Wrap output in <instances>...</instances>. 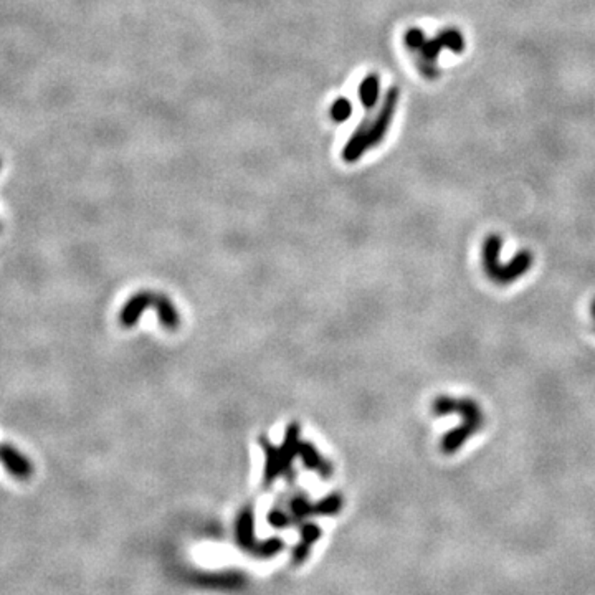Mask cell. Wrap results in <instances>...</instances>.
Here are the masks:
<instances>
[{
	"label": "cell",
	"instance_id": "6da1fadb",
	"mask_svg": "<svg viewBox=\"0 0 595 595\" xmlns=\"http://www.w3.org/2000/svg\"><path fill=\"white\" fill-rule=\"evenodd\" d=\"M432 413L435 417H446V415H458V427L451 428L442 437L440 450L444 455H455L467 445L470 438L483 430L486 417L477 400L470 397H456L442 394L433 399Z\"/></svg>",
	"mask_w": 595,
	"mask_h": 595
},
{
	"label": "cell",
	"instance_id": "7a4b0ae2",
	"mask_svg": "<svg viewBox=\"0 0 595 595\" xmlns=\"http://www.w3.org/2000/svg\"><path fill=\"white\" fill-rule=\"evenodd\" d=\"M404 43L409 52L410 50L415 52L413 55L418 71L430 81L440 76L438 58H440L442 50L449 48L453 53H461L467 48V41H465V36L458 29H444L433 39H427V35L420 29L412 27L405 32Z\"/></svg>",
	"mask_w": 595,
	"mask_h": 595
},
{
	"label": "cell",
	"instance_id": "3957f363",
	"mask_svg": "<svg viewBox=\"0 0 595 595\" xmlns=\"http://www.w3.org/2000/svg\"><path fill=\"white\" fill-rule=\"evenodd\" d=\"M502 238L498 233H490L481 247V265L484 273L498 286H508L523 278L533 268L534 255L529 250H521L509 261H501Z\"/></svg>",
	"mask_w": 595,
	"mask_h": 595
},
{
	"label": "cell",
	"instance_id": "277c9868",
	"mask_svg": "<svg viewBox=\"0 0 595 595\" xmlns=\"http://www.w3.org/2000/svg\"><path fill=\"white\" fill-rule=\"evenodd\" d=\"M399 88H390V90L387 91L384 104H382L377 116L374 118L372 121L366 119V121L361 124V128L356 129L354 136L350 137L348 144H346V149L343 151V158L348 160V163L359 160L364 152L379 146L381 142L384 141L387 131H389L392 118H394L397 104H399Z\"/></svg>",
	"mask_w": 595,
	"mask_h": 595
},
{
	"label": "cell",
	"instance_id": "5b68a950",
	"mask_svg": "<svg viewBox=\"0 0 595 595\" xmlns=\"http://www.w3.org/2000/svg\"><path fill=\"white\" fill-rule=\"evenodd\" d=\"M0 465L17 481H29L35 472L29 456L11 444H0Z\"/></svg>",
	"mask_w": 595,
	"mask_h": 595
},
{
	"label": "cell",
	"instance_id": "8992f818",
	"mask_svg": "<svg viewBox=\"0 0 595 595\" xmlns=\"http://www.w3.org/2000/svg\"><path fill=\"white\" fill-rule=\"evenodd\" d=\"M156 303V296H152L151 293H137L136 296H132L129 301L126 303V306L123 308L121 311V322L123 326H132L136 324L137 320H139L141 313L146 310V308L152 306V304Z\"/></svg>",
	"mask_w": 595,
	"mask_h": 595
},
{
	"label": "cell",
	"instance_id": "52a82bcc",
	"mask_svg": "<svg viewBox=\"0 0 595 595\" xmlns=\"http://www.w3.org/2000/svg\"><path fill=\"white\" fill-rule=\"evenodd\" d=\"M260 444H261L263 450H265V455H266L265 481L271 483L275 478H278V474L286 473L283 453H281V449H278V446H275V445H271L268 440H265V438H261Z\"/></svg>",
	"mask_w": 595,
	"mask_h": 595
},
{
	"label": "cell",
	"instance_id": "ba28073f",
	"mask_svg": "<svg viewBox=\"0 0 595 595\" xmlns=\"http://www.w3.org/2000/svg\"><path fill=\"white\" fill-rule=\"evenodd\" d=\"M237 541L245 549H257L255 534H253V511L243 509L237 519Z\"/></svg>",
	"mask_w": 595,
	"mask_h": 595
},
{
	"label": "cell",
	"instance_id": "9c48e42d",
	"mask_svg": "<svg viewBox=\"0 0 595 595\" xmlns=\"http://www.w3.org/2000/svg\"><path fill=\"white\" fill-rule=\"evenodd\" d=\"M299 455H301V458L304 461V465H306L308 468L311 470H317L322 477L327 478L331 473H333V468H331V465L327 463L321 458V455L317 453V450L311 444H308V442H304V444L299 445Z\"/></svg>",
	"mask_w": 595,
	"mask_h": 595
},
{
	"label": "cell",
	"instance_id": "30bf717a",
	"mask_svg": "<svg viewBox=\"0 0 595 595\" xmlns=\"http://www.w3.org/2000/svg\"><path fill=\"white\" fill-rule=\"evenodd\" d=\"M321 536V529L320 526L316 524H304L301 528V544L294 549V562H303L306 559L308 552H310L311 544L316 541L317 538Z\"/></svg>",
	"mask_w": 595,
	"mask_h": 595
},
{
	"label": "cell",
	"instance_id": "8fae6325",
	"mask_svg": "<svg viewBox=\"0 0 595 595\" xmlns=\"http://www.w3.org/2000/svg\"><path fill=\"white\" fill-rule=\"evenodd\" d=\"M359 95H361L364 108H366L367 111L372 109L374 106H376L377 100H379V76L372 73V75H367L364 78L361 88H359Z\"/></svg>",
	"mask_w": 595,
	"mask_h": 595
},
{
	"label": "cell",
	"instance_id": "7c38bea8",
	"mask_svg": "<svg viewBox=\"0 0 595 595\" xmlns=\"http://www.w3.org/2000/svg\"><path fill=\"white\" fill-rule=\"evenodd\" d=\"M156 308H158L159 320L163 322V326L169 327V329H174V327L179 326V315L167 298L160 296V294L156 296Z\"/></svg>",
	"mask_w": 595,
	"mask_h": 595
},
{
	"label": "cell",
	"instance_id": "4fadbf2b",
	"mask_svg": "<svg viewBox=\"0 0 595 595\" xmlns=\"http://www.w3.org/2000/svg\"><path fill=\"white\" fill-rule=\"evenodd\" d=\"M341 506H343V500H341L339 495H331L326 496L324 500H321L317 505L315 506V513L316 514H334L338 513L341 509Z\"/></svg>",
	"mask_w": 595,
	"mask_h": 595
},
{
	"label": "cell",
	"instance_id": "5bb4252c",
	"mask_svg": "<svg viewBox=\"0 0 595 595\" xmlns=\"http://www.w3.org/2000/svg\"><path fill=\"white\" fill-rule=\"evenodd\" d=\"M331 118L334 119L336 123H343L350 116V113H353V106L348 100H338L336 103L331 106Z\"/></svg>",
	"mask_w": 595,
	"mask_h": 595
},
{
	"label": "cell",
	"instance_id": "9a60e30c",
	"mask_svg": "<svg viewBox=\"0 0 595 595\" xmlns=\"http://www.w3.org/2000/svg\"><path fill=\"white\" fill-rule=\"evenodd\" d=\"M292 513L296 519H301V518H306V516H310L311 513H315V508H313L306 498L298 496L292 501Z\"/></svg>",
	"mask_w": 595,
	"mask_h": 595
},
{
	"label": "cell",
	"instance_id": "2e32d148",
	"mask_svg": "<svg viewBox=\"0 0 595 595\" xmlns=\"http://www.w3.org/2000/svg\"><path fill=\"white\" fill-rule=\"evenodd\" d=\"M283 546H285V544H283V541H281L280 538H271V539H268V541L257 544V551L260 552L261 556L268 557V556H273L275 552L281 551V549H283Z\"/></svg>",
	"mask_w": 595,
	"mask_h": 595
},
{
	"label": "cell",
	"instance_id": "e0dca14e",
	"mask_svg": "<svg viewBox=\"0 0 595 595\" xmlns=\"http://www.w3.org/2000/svg\"><path fill=\"white\" fill-rule=\"evenodd\" d=\"M268 523L273 526V528H285V526L289 524V516H286L285 513H281L278 509H273L268 514Z\"/></svg>",
	"mask_w": 595,
	"mask_h": 595
},
{
	"label": "cell",
	"instance_id": "ac0fdd59",
	"mask_svg": "<svg viewBox=\"0 0 595 595\" xmlns=\"http://www.w3.org/2000/svg\"><path fill=\"white\" fill-rule=\"evenodd\" d=\"M590 317H592V322H594V326H595V298L592 299V301H590Z\"/></svg>",
	"mask_w": 595,
	"mask_h": 595
}]
</instances>
